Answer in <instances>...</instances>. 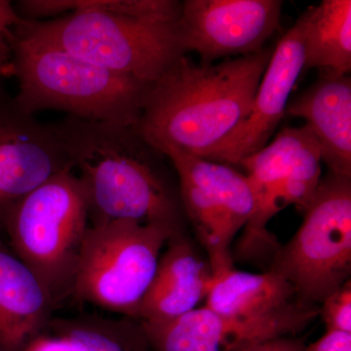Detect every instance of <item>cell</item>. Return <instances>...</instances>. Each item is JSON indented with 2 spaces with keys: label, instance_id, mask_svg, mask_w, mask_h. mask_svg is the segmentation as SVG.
<instances>
[{
  "label": "cell",
  "instance_id": "obj_1",
  "mask_svg": "<svg viewBox=\"0 0 351 351\" xmlns=\"http://www.w3.org/2000/svg\"><path fill=\"white\" fill-rule=\"evenodd\" d=\"M13 32L90 63L156 82L184 55L175 0H24Z\"/></svg>",
  "mask_w": 351,
  "mask_h": 351
},
{
  "label": "cell",
  "instance_id": "obj_2",
  "mask_svg": "<svg viewBox=\"0 0 351 351\" xmlns=\"http://www.w3.org/2000/svg\"><path fill=\"white\" fill-rule=\"evenodd\" d=\"M272 52L219 64L182 55L149 86L134 129L160 154L175 149L202 157L247 119Z\"/></svg>",
  "mask_w": 351,
  "mask_h": 351
},
{
  "label": "cell",
  "instance_id": "obj_3",
  "mask_svg": "<svg viewBox=\"0 0 351 351\" xmlns=\"http://www.w3.org/2000/svg\"><path fill=\"white\" fill-rule=\"evenodd\" d=\"M73 172L82 180L90 225L112 221L181 230V199L161 170L163 156L133 126L68 117L57 123Z\"/></svg>",
  "mask_w": 351,
  "mask_h": 351
},
{
  "label": "cell",
  "instance_id": "obj_4",
  "mask_svg": "<svg viewBox=\"0 0 351 351\" xmlns=\"http://www.w3.org/2000/svg\"><path fill=\"white\" fill-rule=\"evenodd\" d=\"M8 69L17 78L16 105L27 114L55 110L69 117L135 126L152 84L90 63L68 51L7 32ZM7 69V71H8Z\"/></svg>",
  "mask_w": 351,
  "mask_h": 351
},
{
  "label": "cell",
  "instance_id": "obj_5",
  "mask_svg": "<svg viewBox=\"0 0 351 351\" xmlns=\"http://www.w3.org/2000/svg\"><path fill=\"white\" fill-rule=\"evenodd\" d=\"M89 226L86 193L75 172L45 182L3 219L7 243L36 274L56 307L71 295Z\"/></svg>",
  "mask_w": 351,
  "mask_h": 351
},
{
  "label": "cell",
  "instance_id": "obj_6",
  "mask_svg": "<svg viewBox=\"0 0 351 351\" xmlns=\"http://www.w3.org/2000/svg\"><path fill=\"white\" fill-rule=\"evenodd\" d=\"M162 223L112 221L90 225L69 298L133 318L171 237Z\"/></svg>",
  "mask_w": 351,
  "mask_h": 351
},
{
  "label": "cell",
  "instance_id": "obj_7",
  "mask_svg": "<svg viewBox=\"0 0 351 351\" xmlns=\"http://www.w3.org/2000/svg\"><path fill=\"white\" fill-rule=\"evenodd\" d=\"M304 210L301 228L271 270L290 283L299 301L314 304L350 280V179L329 173Z\"/></svg>",
  "mask_w": 351,
  "mask_h": 351
},
{
  "label": "cell",
  "instance_id": "obj_8",
  "mask_svg": "<svg viewBox=\"0 0 351 351\" xmlns=\"http://www.w3.org/2000/svg\"><path fill=\"white\" fill-rule=\"evenodd\" d=\"M162 154L179 177L182 209L207 251L212 272L232 267L233 239L255 213L248 178L228 164L179 149H165Z\"/></svg>",
  "mask_w": 351,
  "mask_h": 351
},
{
  "label": "cell",
  "instance_id": "obj_9",
  "mask_svg": "<svg viewBox=\"0 0 351 351\" xmlns=\"http://www.w3.org/2000/svg\"><path fill=\"white\" fill-rule=\"evenodd\" d=\"M322 157L308 127H286L239 165L255 195V213L245 226L241 249L254 251L270 239L267 223L290 205L304 209L321 181Z\"/></svg>",
  "mask_w": 351,
  "mask_h": 351
},
{
  "label": "cell",
  "instance_id": "obj_10",
  "mask_svg": "<svg viewBox=\"0 0 351 351\" xmlns=\"http://www.w3.org/2000/svg\"><path fill=\"white\" fill-rule=\"evenodd\" d=\"M319 313L314 304L295 300L253 317L223 315L204 306L166 322H138L154 351H246L302 331Z\"/></svg>",
  "mask_w": 351,
  "mask_h": 351
},
{
  "label": "cell",
  "instance_id": "obj_11",
  "mask_svg": "<svg viewBox=\"0 0 351 351\" xmlns=\"http://www.w3.org/2000/svg\"><path fill=\"white\" fill-rule=\"evenodd\" d=\"M282 6L280 0H184L177 24L182 49L203 64L257 54L278 29Z\"/></svg>",
  "mask_w": 351,
  "mask_h": 351
},
{
  "label": "cell",
  "instance_id": "obj_12",
  "mask_svg": "<svg viewBox=\"0 0 351 351\" xmlns=\"http://www.w3.org/2000/svg\"><path fill=\"white\" fill-rule=\"evenodd\" d=\"M64 172H73L56 124L44 123L0 94V226L14 205Z\"/></svg>",
  "mask_w": 351,
  "mask_h": 351
},
{
  "label": "cell",
  "instance_id": "obj_13",
  "mask_svg": "<svg viewBox=\"0 0 351 351\" xmlns=\"http://www.w3.org/2000/svg\"><path fill=\"white\" fill-rule=\"evenodd\" d=\"M304 66V14L277 43L247 119L201 158L239 165L265 145L280 123Z\"/></svg>",
  "mask_w": 351,
  "mask_h": 351
},
{
  "label": "cell",
  "instance_id": "obj_14",
  "mask_svg": "<svg viewBox=\"0 0 351 351\" xmlns=\"http://www.w3.org/2000/svg\"><path fill=\"white\" fill-rule=\"evenodd\" d=\"M133 319L162 323L193 311L206 300L213 283L209 263L198 257L182 232L168 241Z\"/></svg>",
  "mask_w": 351,
  "mask_h": 351
},
{
  "label": "cell",
  "instance_id": "obj_15",
  "mask_svg": "<svg viewBox=\"0 0 351 351\" xmlns=\"http://www.w3.org/2000/svg\"><path fill=\"white\" fill-rule=\"evenodd\" d=\"M320 71L319 78L288 104L285 114L306 121L330 174L350 179L351 77Z\"/></svg>",
  "mask_w": 351,
  "mask_h": 351
},
{
  "label": "cell",
  "instance_id": "obj_16",
  "mask_svg": "<svg viewBox=\"0 0 351 351\" xmlns=\"http://www.w3.org/2000/svg\"><path fill=\"white\" fill-rule=\"evenodd\" d=\"M56 308L36 274L10 248L0 226V351H24Z\"/></svg>",
  "mask_w": 351,
  "mask_h": 351
},
{
  "label": "cell",
  "instance_id": "obj_17",
  "mask_svg": "<svg viewBox=\"0 0 351 351\" xmlns=\"http://www.w3.org/2000/svg\"><path fill=\"white\" fill-rule=\"evenodd\" d=\"M295 298L290 283L274 270L256 274L232 267L213 274L205 306L223 315L253 317L280 311Z\"/></svg>",
  "mask_w": 351,
  "mask_h": 351
},
{
  "label": "cell",
  "instance_id": "obj_18",
  "mask_svg": "<svg viewBox=\"0 0 351 351\" xmlns=\"http://www.w3.org/2000/svg\"><path fill=\"white\" fill-rule=\"evenodd\" d=\"M304 14V69L351 71V1L324 0Z\"/></svg>",
  "mask_w": 351,
  "mask_h": 351
},
{
  "label": "cell",
  "instance_id": "obj_19",
  "mask_svg": "<svg viewBox=\"0 0 351 351\" xmlns=\"http://www.w3.org/2000/svg\"><path fill=\"white\" fill-rule=\"evenodd\" d=\"M53 335L77 351H149L142 326L133 318L80 314L49 321Z\"/></svg>",
  "mask_w": 351,
  "mask_h": 351
},
{
  "label": "cell",
  "instance_id": "obj_20",
  "mask_svg": "<svg viewBox=\"0 0 351 351\" xmlns=\"http://www.w3.org/2000/svg\"><path fill=\"white\" fill-rule=\"evenodd\" d=\"M319 313L326 324L327 331L351 334V283L350 280L328 295L322 302Z\"/></svg>",
  "mask_w": 351,
  "mask_h": 351
},
{
  "label": "cell",
  "instance_id": "obj_21",
  "mask_svg": "<svg viewBox=\"0 0 351 351\" xmlns=\"http://www.w3.org/2000/svg\"><path fill=\"white\" fill-rule=\"evenodd\" d=\"M302 351H351L350 332L327 331L322 338Z\"/></svg>",
  "mask_w": 351,
  "mask_h": 351
},
{
  "label": "cell",
  "instance_id": "obj_22",
  "mask_svg": "<svg viewBox=\"0 0 351 351\" xmlns=\"http://www.w3.org/2000/svg\"><path fill=\"white\" fill-rule=\"evenodd\" d=\"M24 351H77L64 339L54 336L39 335L32 339Z\"/></svg>",
  "mask_w": 351,
  "mask_h": 351
},
{
  "label": "cell",
  "instance_id": "obj_23",
  "mask_svg": "<svg viewBox=\"0 0 351 351\" xmlns=\"http://www.w3.org/2000/svg\"><path fill=\"white\" fill-rule=\"evenodd\" d=\"M21 20L12 2L0 0V34L10 31Z\"/></svg>",
  "mask_w": 351,
  "mask_h": 351
},
{
  "label": "cell",
  "instance_id": "obj_24",
  "mask_svg": "<svg viewBox=\"0 0 351 351\" xmlns=\"http://www.w3.org/2000/svg\"><path fill=\"white\" fill-rule=\"evenodd\" d=\"M304 348V346L300 341L280 338L261 343L246 351H302Z\"/></svg>",
  "mask_w": 351,
  "mask_h": 351
},
{
  "label": "cell",
  "instance_id": "obj_25",
  "mask_svg": "<svg viewBox=\"0 0 351 351\" xmlns=\"http://www.w3.org/2000/svg\"><path fill=\"white\" fill-rule=\"evenodd\" d=\"M7 32L0 34V77L7 73L8 64L10 63L11 48Z\"/></svg>",
  "mask_w": 351,
  "mask_h": 351
}]
</instances>
